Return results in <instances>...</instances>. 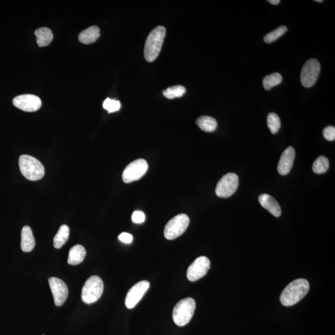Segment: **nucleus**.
I'll return each mask as SVG.
<instances>
[{
	"mask_svg": "<svg viewBox=\"0 0 335 335\" xmlns=\"http://www.w3.org/2000/svg\"><path fill=\"white\" fill-rule=\"evenodd\" d=\"M267 125L272 134H277L281 126L280 117L275 112H271L267 115Z\"/></svg>",
	"mask_w": 335,
	"mask_h": 335,
	"instance_id": "obj_25",
	"label": "nucleus"
},
{
	"mask_svg": "<svg viewBox=\"0 0 335 335\" xmlns=\"http://www.w3.org/2000/svg\"><path fill=\"white\" fill-rule=\"evenodd\" d=\"M100 36V31L97 26H92L85 30L83 31L79 35V41L84 44H90L94 43L99 38Z\"/></svg>",
	"mask_w": 335,
	"mask_h": 335,
	"instance_id": "obj_18",
	"label": "nucleus"
},
{
	"mask_svg": "<svg viewBox=\"0 0 335 335\" xmlns=\"http://www.w3.org/2000/svg\"><path fill=\"white\" fill-rule=\"evenodd\" d=\"M35 34L39 47L47 46L53 40V34L49 28H39L35 31Z\"/></svg>",
	"mask_w": 335,
	"mask_h": 335,
	"instance_id": "obj_19",
	"label": "nucleus"
},
{
	"mask_svg": "<svg viewBox=\"0 0 335 335\" xmlns=\"http://www.w3.org/2000/svg\"><path fill=\"white\" fill-rule=\"evenodd\" d=\"M196 309V302L193 298H184L176 303L173 311V319L176 325L184 326L192 319Z\"/></svg>",
	"mask_w": 335,
	"mask_h": 335,
	"instance_id": "obj_4",
	"label": "nucleus"
},
{
	"mask_svg": "<svg viewBox=\"0 0 335 335\" xmlns=\"http://www.w3.org/2000/svg\"><path fill=\"white\" fill-rule=\"evenodd\" d=\"M329 168V160L324 156L317 158L312 166V170L316 174H323L326 172Z\"/></svg>",
	"mask_w": 335,
	"mask_h": 335,
	"instance_id": "obj_23",
	"label": "nucleus"
},
{
	"mask_svg": "<svg viewBox=\"0 0 335 335\" xmlns=\"http://www.w3.org/2000/svg\"><path fill=\"white\" fill-rule=\"evenodd\" d=\"M309 288V283L305 279H298L292 281L286 286L281 294V303L286 307L295 305L306 296Z\"/></svg>",
	"mask_w": 335,
	"mask_h": 335,
	"instance_id": "obj_1",
	"label": "nucleus"
},
{
	"mask_svg": "<svg viewBox=\"0 0 335 335\" xmlns=\"http://www.w3.org/2000/svg\"><path fill=\"white\" fill-rule=\"evenodd\" d=\"M13 105L17 108L26 112H35L40 109L42 101L37 96L22 95L14 98Z\"/></svg>",
	"mask_w": 335,
	"mask_h": 335,
	"instance_id": "obj_12",
	"label": "nucleus"
},
{
	"mask_svg": "<svg viewBox=\"0 0 335 335\" xmlns=\"http://www.w3.org/2000/svg\"><path fill=\"white\" fill-rule=\"evenodd\" d=\"M210 262L209 258L200 257L188 267L187 278L191 282L198 281L203 278L210 269Z\"/></svg>",
	"mask_w": 335,
	"mask_h": 335,
	"instance_id": "obj_10",
	"label": "nucleus"
},
{
	"mask_svg": "<svg viewBox=\"0 0 335 335\" xmlns=\"http://www.w3.org/2000/svg\"><path fill=\"white\" fill-rule=\"evenodd\" d=\"M148 170V163L144 159H138L127 166L123 173V179L126 184L137 181L144 175Z\"/></svg>",
	"mask_w": 335,
	"mask_h": 335,
	"instance_id": "obj_9",
	"label": "nucleus"
},
{
	"mask_svg": "<svg viewBox=\"0 0 335 335\" xmlns=\"http://www.w3.org/2000/svg\"><path fill=\"white\" fill-rule=\"evenodd\" d=\"M190 224V218L187 215L181 214L171 219L166 225L164 235L168 240H174L184 234Z\"/></svg>",
	"mask_w": 335,
	"mask_h": 335,
	"instance_id": "obj_6",
	"label": "nucleus"
},
{
	"mask_svg": "<svg viewBox=\"0 0 335 335\" xmlns=\"http://www.w3.org/2000/svg\"><path fill=\"white\" fill-rule=\"evenodd\" d=\"M19 166L22 175L30 181H38L44 176V166L35 157L22 155L19 157Z\"/></svg>",
	"mask_w": 335,
	"mask_h": 335,
	"instance_id": "obj_3",
	"label": "nucleus"
},
{
	"mask_svg": "<svg viewBox=\"0 0 335 335\" xmlns=\"http://www.w3.org/2000/svg\"><path fill=\"white\" fill-rule=\"evenodd\" d=\"M197 125L202 131L206 132H212L218 128L217 120L212 117L203 115L196 120Z\"/></svg>",
	"mask_w": 335,
	"mask_h": 335,
	"instance_id": "obj_20",
	"label": "nucleus"
},
{
	"mask_svg": "<svg viewBox=\"0 0 335 335\" xmlns=\"http://www.w3.org/2000/svg\"><path fill=\"white\" fill-rule=\"evenodd\" d=\"M35 244L32 229L29 226H24L21 230V250L24 252H30L35 248Z\"/></svg>",
	"mask_w": 335,
	"mask_h": 335,
	"instance_id": "obj_16",
	"label": "nucleus"
},
{
	"mask_svg": "<svg viewBox=\"0 0 335 335\" xmlns=\"http://www.w3.org/2000/svg\"><path fill=\"white\" fill-rule=\"evenodd\" d=\"M259 202L262 207L268 210L272 215L280 217L281 215V209L278 202L273 197L267 194H262L258 198Z\"/></svg>",
	"mask_w": 335,
	"mask_h": 335,
	"instance_id": "obj_15",
	"label": "nucleus"
},
{
	"mask_svg": "<svg viewBox=\"0 0 335 335\" xmlns=\"http://www.w3.org/2000/svg\"><path fill=\"white\" fill-rule=\"evenodd\" d=\"M104 109L108 111L109 113L119 111L120 108V103L119 101L107 98L103 104Z\"/></svg>",
	"mask_w": 335,
	"mask_h": 335,
	"instance_id": "obj_27",
	"label": "nucleus"
},
{
	"mask_svg": "<svg viewBox=\"0 0 335 335\" xmlns=\"http://www.w3.org/2000/svg\"><path fill=\"white\" fill-rule=\"evenodd\" d=\"M150 283L147 281H140L132 287L126 297L125 304L127 308L133 309L142 299L143 295L148 291Z\"/></svg>",
	"mask_w": 335,
	"mask_h": 335,
	"instance_id": "obj_11",
	"label": "nucleus"
},
{
	"mask_svg": "<svg viewBox=\"0 0 335 335\" xmlns=\"http://www.w3.org/2000/svg\"><path fill=\"white\" fill-rule=\"evenodd\" d=\"M283 81L282 75L279 73H274L271 75H267L263 80V85L266 90H270L276 86L278 85Z\"/></svg>",
	"mask_w": 335,
	"mask_h": 335,
	"instance_id": "obj_22",
	"label": "nucleus"
},
{
	"mask_svg": "<svg viewBox=\"0 0 335 335\" xmlns=\"http://www.w3.org/2000/svg\"><path fill=\"white\" fill-rule=\"evenodd\" d=\"M295 156L294 148L291 146L283 152L278 165V171L281 175L285 176L291 170Z\"/></svg>",
	"mask_w": 335,
	"mask_h": 335,
	"instance_id": "obj_14",
	"label": "nucleus"
},
{
	"mask_svg": "<svg viewBox=\"0 0 335 335\" xmlns=\"http://www.w3.org/2000/svg\"><path fill=\"white\" fill-rule=\"evenodd\" d=\"M145 219V216L142 211H135L132 216V220L136 224H141Z\"/></svg>",
	"mask_w": 335,
	"mask_h": 335,
	"instance_id": "obj_29",
	"label": "nucleus"
},
{
	"mask_svg": "<svg viewBox=\"0 0 335 335\" xmlns=\"http://www.w3.org/2000/svg\"><path fill=\"white\" fill-rule=\"evenodd\" d=\"M237 174L229 173L222 176L216 188V195L221 198H228L236 192L238 187Z\"/></svg>",
	"mask_w": 335,
	"mask_h": 335,
	"instance_id": "obj_7",
	"label": "nucleus"
},
{
	"mask_svg": "<svg viewBox=\"0 0 335 335\" xmlns=\"http://www.w3.org/2000/svg\"><path fill=\"white\" fill-rule=\"evenodd\" d=\"M86 256V250L80 245H77L70 249L68 263L70 265H77L84 260Z\"/></svg>",
	"mask_w": 335,
	"mask_h": 335,
	"instance_id": "obj_17",
	"label": "nucleus"
},
{
	"mask_svg": "<svg viewBox=\"0 0 335 335\" xmlns=\"http://www.w3.org/2000/svg\"><path fill=\"white\" fill-rule=\"evenodd\" d=\"M70 229L66 225H61L57 234L53 238V246L55 249H60L66 244L69 237Z\"/></svg>",
	"mask_w": 335,
	"mask_h": 335,
	"instance_id": "obj_21",
	"label": "nucleus"
},
{
	"mask_svg": "<svg viewBox=\"0 0 335 335\" xmlns=\"http://www.w3.org/2000/svg\"><path fill=\"white\" fill-rule=\"evenodd\" d=\"M49 283L55 305L57 307L63 306L68 297V287L63 280L55 277L49 278Z\"/></svg>",
	"mask_w": 335,
	"mask_h": 335,
	"instance_id": "obj_13",
	"label": "nucleus"
},
{
	"mask_svg": "<svg viewBox=\"0 0 335 335\" xmlns=\"http://www.w3.org/2000/svg\"><path fill=\"white\" fill-rule=\"evenodd\" d=\"M104 284L97 276H93L87 280L81 291V299L87 304H91L99 300L103 294Z\"/></svg>",
	"mask_w": 335,
	"mask_h": 335,
	"instance_id": "obj_5",
	"label": "nucleus"
},
{
	"mask_svg": "<svg viewBox=\"0 0 335 335\" xmlns=\"http://www.w3.org/2000/svg\"><path fill=\"white\" fill-rule=\"evenodd\" d=\"M268 2L272 5H277L280 4L281 2L280 0H269Z\"/></svg>",
	"mask_w": 335,
	"mask_h": 335,
	"instance_id": "obj_31",
	"label": "nucleus"
},
{
	"mask_svg": "<svg viewBox=\"0 0 335 335\" xmlns=\"http://www.w3.org/2000/svg\"><path fill=\"white\" fill-rule=\"evenodd\" d=\"M186 89L184 86L177 85L171 86L163 92V95L168 99L172 100L176 98H181L184 95Z\"/></svg>",
	"mask_w": 335,
	"mask_h": 335,
	"instance_id": "obj_24",
	"label": "nucleus"
},
{
	"mask_svg": "<svg viewBox=\"0 0 335 335\" xmlns=\"http://www.w3.org/2000/svg\"><path fill=\"white\" fill-rule=\"evenodd\" d=\"M166 29L158 26L152 31L145 42L144 57L148 63H152L159 56L164 41Z\"/></svg>",
	"mask_w": 335,
	"mask_h": 335,
	"instance_id": "obj_2",
	"label": "nucleus"
},
{
	"mask_svg": "<svg viewBox=\"0 0 335 335\" xmlns=\"http://www.w3.org/2000/svg\"><path fill=\"white\" fill-rule=\"evenodd\" d=\"M288 32V28L285 26L279 27L277 29L273 31V32L267 34L264 36V41L267 44H271L272 42L278 40L279 38L281 37L284 34Z\"/></svg>",
	"mask_w": 335,
	"mask_h": 335,
	"instance_id": "obj_26",
	"label": "nucleus"
},
{
	"mask_svg": "<svg viewBox=\"0 0 335 335\" xmlns=\"http://www.w3.org/2000/svg\"><path fill=\"white\" fill-rule=\"evenodd\" d=\"M323 137L328 141H334L335 139V128L334 126L326 127L323 131Z\"/></svg>",
	"mask_w": 335,
	"mask_h": 335,
	"instance_id": "obj_28",
	"label": "nucleus"
},
{
	"mask_svg": "<svg viewBox=\"0 0 335 335\" xmlns=\"http://www.w3.org/2000/svg\"><path fill=\"white\" fill-rule=\"evenodd\" d=\"M119 240L123 242V243L129 244L132 243L133 240V236L130 233L123 232L119 236Z\"/></svg>",
	"mask_w": 335,
	"mask_h": 335,
	"instance_id": "obj_30",
	"label": "nucleus"
},
{
	"mask_svg": "<svg viewBox=\"0 0 335 335\" xmlns=\"http://www.w3.org/2000/svg\"><path fill=\"white\" fill-rule=\"evenodd\" d=\"M320 72V64L317 59H310L304 64L300 74L301 83L305 88H311L317 82Z\"/></svg>",
	"mask_w": 335,
	"mask_h": 335,
	"instance_id": "obj_8",
	"label": "nucleus"
},
{
	"mask_svg": "<svg viewBox=\"0 0 335 335\" xmlns=\"http://www.w3.org/2000/svg\"><path fill=\"white\" fill-rule=\"evenodd\" d=\"M318 3H322L323 1V0H316V1H315Z\"/></svg>",
	"mask_w": 335,
	"mask_h": 335,
	"instance_id": "obj_32",
	"label": "nucleus"
}]
</instances>
